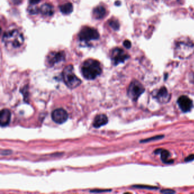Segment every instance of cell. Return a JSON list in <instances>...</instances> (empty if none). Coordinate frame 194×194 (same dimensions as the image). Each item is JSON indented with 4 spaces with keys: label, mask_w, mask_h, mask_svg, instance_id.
<instances>
[{
    "label": "cell",
    "mask_w": 194,
    "mask_h": 194,
    "mask_svg": "<svg viewBox=\"0 0 194 194\" xmlns=\"http://www.w3.org/2000/svg\"><path fill=\"white\" fill-rule=\"evenodd\" d=\"M99 36L100 35L97 30L89 27H83L79 34V40L86 42L92 40H98Z\"/></svg>",
    "instance_id": "cell-6"
},
{
    "label": "cell",
    "mask_w": 194,
    "mask_h": 194,
    "mask_svg": "<svg viewBox=\"0 0 194 194\" xmlns=\"http://www.w3.org/2000/svg\"><path fill=\"white\" fill-rule=\"evenodd\" d=\"M163 138H164V135H155V136L152 137H150V138L142 140L140 142H142V143H145V142H148L153 141L161 140Z\"/></svg>",
    "instance_id": "cell-18"
},
{
    "label": "cell",
    "mask_w": 194,
    "mask_h": 194,
    "mask_svg": "<svg viewBox=\"0 0 194 194\" xmlns=\"http://www.w3.org/2000/svg\"><path fill=\"white\" fill-rule=\"evenodd\" d=\"M63 78L66 86L71 89H74L79 87L82 81L76 76L73 72V67L70 64L66 66L63 69L62 73Z\"/></svg>",
    "instance_id": "cell-3"
},
{
    "label": "cell",
    "mask_w": 194,
    "mask_h": 194,
    "mask_svg": "<svg viewBox=\"0 0 194 194\" xmlns=\"http://www.w3.org/2000/svg\"><path fill=\"white\" fill-rule=\"evenodd\" d=\"M193 160H194V154H191L188 155L184 161L186 162H191Z\"/></svg>",
    "instance_id": "cell-24"
},
{
    "label": "cell",
    "mask_w": 194,
    "mask_h": 194,
    "mask_svg": "<svg viewBox=\"0 0 194 194\" xmlns=\"http://www.w3.org/2000/svg\"><path fill=\"white\" fill-rule=\"evenodd\" d=\"M14 3H16V4H20L22 0H14Z\"/></svg>",
    "instance_id": "cell-26"
},
{
    "label": "cell",
    "mask_w": 194,
    "mask_h": 194,
    "mask_svg": "<svg viewBox=\"0 0 194 194\" xmlns=\"http://www.w3.org/2000/svg\"><path fill=\"white\" fill-rule=\"evenodd\" d=\"M83 76L87 80H94L102 73V68L99 61L88 59L83 64L82 67Z\"/></svg>",
    "instance_id": "cell-1"
},
{
    "label": "cell",
    "mask_w": 194,
    "mask_h": 194,
    "mask_svg": "<svg viewBox=\"0 0 194 194\" xmlns=\"http://www.w3.org/2000/svg\"><path fill=\"white\" fill-rule=\"evenodd\" d=\"M123 45L126 49H130L132 46V43L128 40H125L123 43Z\"/></svg>",
    "instance_id": "cell-22"
},
{
    "label": "cell",
    "mask_w": 194,
    "mask_h": 194,
    "mask_svg": "<svg viewBox=\"0 0 194 194\" xmlns=\"http://www.w3.org/2000/svg\"><path fill=\"white\" fill-rule=\"evenodd\" d=\"M194 52V43L189 40H179L175 43V53L179 57H187Z\"/></svg>",
    "instance_id": "cell-4"
},
{
    "label": "cell",
    "mask_w": 194,
    "mask_h": 194,
    "mask_svg": "<svg viewBox=\"0 0 194 194\" xmlns=\"http://www.w3.org/2000/svg\"><path fill=\"white\" fill-rule=\"evenodd\" d=\"M93 16L97 20L102 19L106 14V10H105L104 7L102 6H98L96 7L93 12Z\"/></svg>",
    "instance_id": "cell-16"
},
{
    "label": "cell",
    "mask_w": 194,
    "mask_h": 194,
    "mask_svg": "<svg viewBox=\"0 0 194 194\" xmlns=\"http://www.w3.org/2000/svg\"><path fill=\"white\" fill-rule=\"evenodd\" d=\"M3 41L6 46L18 48L23 45L24 38L23 35L17 30H12L3 34Z\"/></svg>",
    "instance_id": "cell-2"
},
{
    "label": "cell",
    "mask_w": 194,
    "mask_h": 194,
    "mask_svg": "<svg viewBox=\"0 0 194 194\" xmlns=\"http://www.w3.org/2000/svg\"><path fill=\"white\" fill-rule=\"evenodd\" d=\"M129 58V56L128 55L120 48H115L112 51L111 58L113 64L115 66L118 65L120 63L124 62Z\"/></svg>",
    "instance_id": "cell-7"
},
{
    "label": "cell",
    "mask_w": 194,
    "mask_h": 194,
    "mask_svg": "<svg viewBox=\"0 0 194 194\" xmlns=\"http://www.w3.org/2000/svg\"><path fill=\"white\" fill-rule=\"evenodd\" d=\"M109 25L113 30H118L120 28V23H119V21L117 20H111L109 22Z\"/></svg>",
    "instance_id": "cell-20"
},
{
    "label": "cell",
    "mask_w": 194,
    "mask_h": 194,
    "mask_svg": "<svg viewBox=\"0 0 194 194\" xmlns=\"http://www.w3.org/2000/svg\"><path fill=\"white\" fill-rule=\"evenodd\" d=\"M134 187L138 188H141V189H148V190H156L158 189V188L156 187H152V186H145V185H137L134 186Z\"/></svg>",
    "instance_id": "cell-21"
},
{
    "label": "cell",
    "mask_w": 194,
    "mask_h": 194,
    "mask_svg": "<svg viewBox=\"0 0 194 194\" xmlns=\"http://www.w3.org/2000/svg\"><path fill=\"white\" fill-rule=\"evenodd\" d=\"M27 11L30 14L35 15L39 13L40 10L38 7L35 6V5H30V7H29L27 9Z\"/></svg>",
    "instance_id": "cell-19"
},
{
    "label": "cell",
    "mask_w": 194,
    "mask_h": 194,
    "mask_svg": "<svg viewBox=\"0 0 194 194\" xmlns=\"http://www.w3.org/2000/svg\"><path fill=\"white\" fill-rule=\"evenodd\" d=\"M29 2L32 5H36L37 3H39L40 1V0H29Z\"/></svg>",
    "instance_id": "cell-25"
},
{
    "label": "cell",
    "mask_w": 194,
    "mask_h": 194,
    "mask_svg": "<svg viewBox=\"0 0 194 194\" xmlns=\"http://www.w3.org/2000/svg\"><path fill=\"white\" fill-rule=\"evenodd\" d=\"M155 154H160L162 162L165 163H173L174 162L173 160L169 159L170 156V153L167 150L163 149H157L154 151Z\"/></svg>",
    "instance_id": "cell-14"
},
{
    "label": "cell",
    "mask_w": 194,
    "mask_h": 194,
    "mask_svg": "<svg viewBox=\"0 0 194 194\" xmlns=\"http://www.w3.org/2000/svg\"><path fill=\"white\" fill-rule=\"evenodd\" d=\"M108 122L107 116L104 114H100L96 116L93 120V126L94 128H99L101 126L106 125Z\"/></svg>",
    "instance_id": "cell-13"
},
{
    "label": "cell",
    "mask_w": 194,
    "mask_h": 194,
    "mask_svg": "<svg viewBox=\"0 0 194 194\" xmlns=\"http://www.w3.org/2000/svg\"><path fill=\"white\" fill-rule=\"evenodd\" d=\"M145 91V88L141 83L133 80L129 86L128 95L133 101L135 102Z\"/></svg>",
    "instance_id": "cell-5"
},
{
    "label": "cell",
    "mask_w": 194,
    "mask_h": 194,
    "mask_svg": "<svg viewBox=\"0 0 194 194\" xmlns=\"http://www.w3.org/2000/svg\"><path fill=\"white\" fill-rule=\"evenodd\" d=\"M66 54L64 51H53L50 53L47 57V62L50 67H53L56 63L61 62L65 60Z\"/></svg>",
    "instance_id": "cell-8"
},
{
    "label": "cell",
    "mask_w": 194,
    "mask_h": 194,
    "mask_svg": "<svg viewBox=\"0 0 194 194\" xmlns=\"http://www.w3.org/2000/svg\"><path fill=\"white\" fill-rule=\"evenodd\" d=\"M60 10L64 14H69L71 13L73 11V5L71 2L64 3L60 6Z\"/></svg>",
    "instance_id": "cell-17"
},
{
    "label": "cell",
    "mask_w": 194,
    "mask_h": 194,
    "mask_svg": "<svg viewBox=\"0 0 194 194\" xmlns=\"http://www.w3.org/2000/svg\"><path fill=\"white\" fill-rule=\"evenodd\" d=\"M178 105L183 112H188L191 111L193 106V102L187 96H181L178 99Z\"/></svg>",
    "instance_id": "cell-10"
},
{
    "label": "cell",
    "mask_w": 194,
    "mask_h": 194,
    "mask_svg": "<svg viewBox=\"0 0 194 194\" xmlns=\"http://www.w3.org/2000/svg\"><path fill=\"white\" fill-rule=\"evenodd\" d=\"M115 4L117 6H119L121 4V2L120 1H117V2H116Z\"/></svg>",
    "instance_id": "cell-27"
},
{
    "label": "cell",
    "mask_w": 194,
    "mask_h": 194,
    "mask_svg": "<svg viewBox=\"0 0 194 194\" xmlns=\"http://www.w3.org/2000/svg\"><path fill=\"white\" fill-rule=\"evenodd\" d=\"M155 97L161 102H166L170 100V95L168 89L164 87L161 88L157 91L154 96Z\"/></svg>",
    "instance_id": "cell-11"
},
{
    "label": "cell",
    "mask_w": 194,
    "mask_h": 194,
    "mask_svg": "<svg viewBox=\"0 0 194 194\" xmlns=\"http://www.w3.org/2000/svg\"><path fill=\"white\" fill-rule=\"evenodd\" d=\"M11 120V112L7 109H3L0 114V125L2 126H7L9 124Z\"/></svg>",
    "instance_id": "cell-12"
},
{
    "label": "cell",
    "mask_w": 194,
    "mask_h": 194,
    "mask_svg": "<svg viewBox=\"0 0 194 194\" xmlns=\"http://www.w3.org/2000/svg\"><path fill=\"white\" fill-rule=\"evenodd\" d=\"M53 121L58 124H62L65 122L69 118V115L64 109L62 108L56 109L51 114Z\"/></svg>",
    "instance_id": "cell-9"
},
{
    "label": "cell",
    "mask_w": 194,
    "mask_h": 194,
    "mask_svg": "<svg viewBox=\"0 0 194 194\" xmlns=\"http://www.w3.org/2000/svg\"><path fill=\"white\" fill-rule=\"evenodd\" d=\"M40 12L44 16H52L54 13V7L51 5L49 3H45L40 7Z\"/></svg>",
    "instance_id": "cell-15"
},
{
    "label": "cell",
    "mask_w": 194,
    "mask_h": 194,
    "mask_svg": "<svg viewBox=\"0 0 194 194\" xmlns=\"http://www.w3.org/2000/svg\"><path fill=\"white\" fill-rule=\"evenodd\" d=\"M161 192L163 193V194H174L175 192V191L173 190H170V189H167V190L164 189V190H161Z\"/></svg>",
    "instance_id": "cell-23"
}]
</instances>
